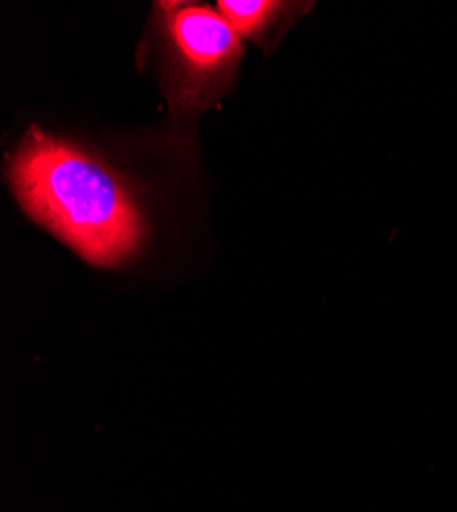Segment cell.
<instances>
[{"label":"cell","instance_id":"obj_3","mask_svg":"<svg viewBox=\"0 0 457 512\" xmlns=\"http://www.w3.org/2000/svg\"><path fill=\"white\" fill-rule=\"evenodd\" d=\"M310 5L275 3V0H222L218 11L232 25V29L259 44L267 54L277 46L281 35L292 27L294 19L302 15Z\"/></svg>","mask_w":457,"mask_h":512},{"label":"cell","instance_id":"obj_1","mask_svg":"<svg viewBox=\"0 0 457 512\" xmlns=\"http://www.w3.org/2000/svg\"><path fill=\"white\" fill-rule=\"evenodd\" d=\"M11 189L27 216L97 267H121L148 238L128 177L97 152L33 125L9 158Z\"/></svg>","mask_w":457,"mask_h":512},{"label":"cell","instance_id":"obj_2","mask_svg":"<svg viewBox=\"0 0 457 512\" xmlns=\"http://www.w3.org/2000/svg\"><path fill=\"white\" fill-rule=\"evenodd\" d=\"M142 48L156 58L160 91L179 127L232 91L244 56L224 15L197 3H156Z\"/></svg>","mask_w":457,"mask_h":512}]
</instances>
